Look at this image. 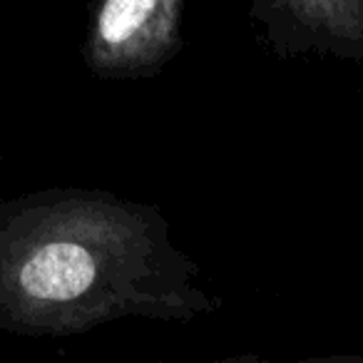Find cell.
I'll use <instances>...</instances> for the list:
<instances>
[{
	"label": "cell",
	"instance_id": "6da1fadb",
	"mask_svg": "<svg viewBox=\"0 0 363 363\" xmlns=\"http://www.w3.org/2000/svg\"><path fill=\"white\" fill-rule=\"evenodd\" d=\"M152 204L97 189L0 199V331L72 336L117 318L192 321L217 308Z\"/></svg>",
	"mask_w": 363,
	"mask_h": 363
},
{
	"label": "cell",
	"instance_id": "7a4b0ae2",
	"mask_svg": "<svg viewBox=\"0 0 363 363\" xmlns=\"http://www.w3.org/2000/svg\"><path fill=\"white\" fill-rule=\"evenodd\" d=\"M187 0H97L82 55L105 80L160 72L182 48Z\"/></svg>",
	"mask_w": 363,
	"mask_h": 363
},
{
	"label": "cell",
	"instance_id": "3957f363",
	"mask_svg": "<svg viewBox=\"0 0 363 363\" xmlns=\"http://www.w3.org/2000/svg\"><path fill=\"white\" fill-rule=\"evenodd\" d=\"M279 55L363 62V0H247Z\"/></svg>",
	"mask_w": 363,
	"mask_h": 363
}]
</instances>
